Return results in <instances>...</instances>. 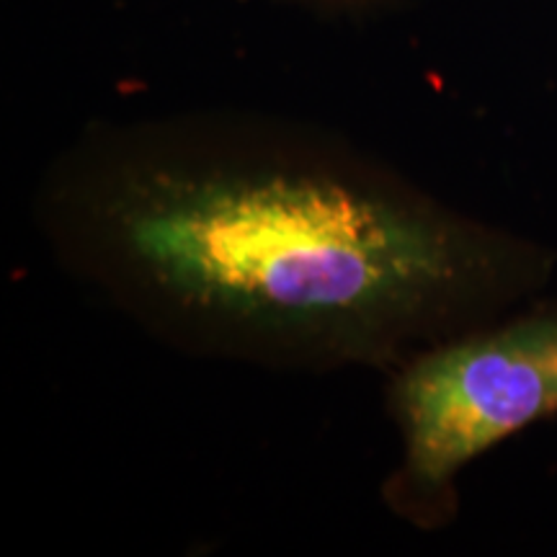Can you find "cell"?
Segmentation results:
<instances>
[{
    "mask_svg": "<svg viewBox=\"0 0 557 557\" xmlns=\"http://www.w3.org/2000/svg\"><path fill=\"white\" fill-rule=\"evenodd\" d=\"M336 3H359V0H336Z\"/></svg>",
    "mask_w": 557,
    "mask_h": 557,
    "instance_id": "obj_3",
    "label": "cell"
},
{
    "mask_svg": "<svg viewBox=\"0 0 557 557\" xmlns=\"http://www.w3.org/2000/svg\"><path fill=\"white\" fill-rule=\"evenodd\" d=\"M393 408L403 459L387 496L423 519L470 459L557 410V318L426 348L403 364Z\"/></svg>",
    "mask_w": 557,
    "mask_h": 557,
    "instance_id": "obj_2",
    "label": "cell"
},
{
    "mask_svg": "<svg viewBox=\"0 0 557 557\" xmlns=\"http://www.w3.org/2000/svg\"><path fill=\"white\" fill-rule=\"evenodd\" d=\"M60 259L189 351L406 364L532 278V259L344 139L191 116L111 129L45 191Z\"/></svg>",
    "mask_w": 557,
    "mask_h": 557,
    "instance_id": "obj_1",
    "label": "cell"
}]
</instances>
